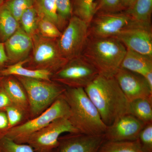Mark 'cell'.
Returning <instances> with one entry per match:
<instances>
[{
	"instance_id": "cell-1",
	"label": "cell",
	"mask_w": 152,
	"mask_h": 152,
	"mask_svg": "<svg viewBox=\"0 0 152 152\" xmlns=\"http://www.w3.org/2000/svg\"><path fill=\"white\" fill-rule=\"evenodd\" d=\"M107 126L129 114V102L114 77L99 75L84 88Z\"/></svg>"
},
{
	"instance_id": "cell-2",
	"label": "cell",
	"mask_w": 152,
	"mask_h": 152,
	"mask_svg": "<svg viewBox=\"0 0 152 152\" xmlns=\"http://www.w3.org/2000/svg\"><path fill=\"white\" fill-rule=\"evenodd\" d=\"M69 107L68 120L79 132L88 135H104L107 126L83 88H66L63 94Z\"/></svg>"
},
{
	"instance_id": "cell-3",
	"label": "cell",
	"mask_w": 152,
	"mask_h": 152,
	"mask_svg": "<svg viewBox=\"0 0 152 152\" xmlns=\"http://www.w3.org/2000/svg\"><path fill=\"white\" fill-rule=\"evenodd\" d=\"M126 48L116 38L88 37L81 56L96 69L99 75L114 77L121 67Z\"/></svg>"
},
{
	"instance_id": "cell-4",
	"label": "cell",
	"mask_w": 152,
	"mask_h": 152,
	"mask_svg": "<svg viewBox=\"0 0 152 152\" xmlns=\"http://www.w3.org/2000/svg\"><path fill=\"white\" fill-rule=\"evenodd\" d=\"M15 77L24 87L27 95L30 119L37 116L48 108L64 94L66 88L53 80Z\"/></svg>"
},
{
	"instance_id": "cell-5",
	"label": "cell",
	"mask_w": 152,
	"mask_h": 152,
	"mask_svg": "<svg viewBox=\"0 0 152 152\" xmlns=\"http://www.w3.org/2000/svg\"><path fill=\"white\" fill-rule=\"evenodd\" d=\"M69 107L63 94L37 116L10 129L6 137L18 143L26 144L30 136L60 118H69Z\"/></svg>"
},
{
	"instance_id": "cell-6",
	"label": "cell",
	"mask_w": 152,
	"mask_h": 152,
	"mask_svg": "<svg viewBox=\"0 0 152 152\" xmlns=\"http://www.w3.org/2000/svg\"><path fill=\"white\" fill-rule=\"evenodd\" d=\"M32 39V55L25 64L26 67L47 70L53 75L68 61L60 52L57 39L44 37L38 34L33 36Z\"/></svg>"
},
{
	"instance_id": "cell-7",
	"label": "cell",
	"mask_w": 152,
	"mask_h": 152,
	"mask_svg": "<svg viewBox=\"0 0 152 152\" xmlns=\"http://www.w3.org/2000/svg\"><path fill=\"white\" fill-rule=\"evenodd\" d=\"M99 75L94 66L80 56L69 60L53 74L51 80L66 88L84 89Z\"/></svg>"
},
{
	"instance_id": "cell-8",
	"label": "cell",
	"mask_w": 152,
	"mask_h": 152,
	"mask_svg": "<svg viewBox=\"0 0 152 152\" xmlns=\"http://www.w3.org/2000/svg\"><path fill=\"white\" fill-rule=\"evenodd\" d=\"M88 25L78 17L73 15L61 35L57 39L60 52L69 61L81 56L86 44Z\"/></svg>"
},
{
	"instance_id": "cell-9",
	"label": "cell",
	"mask_w": 152,
	"mask_h": 152,
	"mask_svg": "<svg viewBox=\"0 0 152 152\" xmlns=\"http://www.w3.org/2000/svg\"><path fill=\"white\" fill-rule=\"evenodd\" d=\"M78 132L68 118H60L30 136L27 144L35 152H53L58 145L59 138L63 134Z\"/></svg>"
},
{
	"instance_id": "cell-10",
	"label": "cell",
	"mask_w": 152,
	"mask_h": 152,
	"mask_svg": "<svg viewBox=\"0 0 152 152\" xmlns=\"http://www.w3.org/2000/svg\"><path fill=\"white\" fill-rule=\"evenodd\" d=\"M131 23L129 17L124 12L98 13L95 14L88 24V37H114Z\"/></svg>"
},
{
	"instance_id": "cell-11",
	"label": "cell",
	"mask_w": 152,
	"mask_h": 152,
	"mask_svg": "<svg viewBox=\"0 0 152 152\" xmlns=\"http://www.w3.org/2000/svg\"><path fill=\"white\" fill-rule=\"evenodd\" d=\"M115 37L122 43L126 49L152 57L151 26L131 23Z\"/></svg>"
},
{
	"instance_id": "cell-12",
	"label": "cell",
	"mask_w": 152,
	"mask_h": 152,
	"mask_svg": "<svg viewBox=\"0 0 152 152\" xmlns=\"http://www.w3.org/2000/svg\"><path fill=\"white\" fill-rule=\"evenodd\" d=\"M114 77L129 102L137 99H152V89L143 76L120 68Z\"/></svg>"
},
{
	"instance_id": "cell-13",
	"label": "cell",
	"mask_w": 152,
	"mask_h": 152,
	"mask_svg": "<svg viewBox=\"0 0 152 152\" xmlns=\"http://www.w3.org/2000/svg\"><path fill=\"white\" fill-rule=\"evenodd\" d=\"M145 125L130 114H126L107 126L104 139L113 142L136 141Z\"/></svg>"
},
{
	"instance_id": "cell-14",
	"label": "cell",
	"mask_w": 152,
	"mask_h": 152,
	"mask_svg": "<svg viewBox=\"0 0 152 152\" xmlns=\"http://www.w3.org/2000/svg\"><path fill=\"white\" fill-rule=\"evenodd\" d=\"M104 140V134L92 136L68 133L59 138L56 152H97Z\"/></svg>"
},
{
	"instance_id": "cell-15",
	"label": "cell",
	"mask_w": 152,
	"mask_h": 152,
	"mask_svg": "<svg viewBox=\"0 0 152 152\" xmlns=\"http://www.w3.org/2000/svg\"><path fill=\"white\" fill-rule=\"evenodd\" d=\"M4 43L10 65L28 59L32 50V39L26 34L20 26Z\"/></svg>"
},
{
	"instance_id": "cell-16",
	"label": "cell",
	"mask_w": 152,
	"mask_h": 152,
	"mask_svg": "<svg viewBox=\"0 0 152 152\" xmlns=\"http://www.w3.org/2000/svg\"><path fill=\"white\" fill-rule=\"evenodd\" d=\"M126 50L120 68L139 74L145 79L152 75V57Z\"/></svg>"
},
{
	"instance_id": "cell-17",
	"label": "cell",
	"mask_w": 152,
	"mask_h": 152,
	"mask_svg": "<svg viewBox=\"0 0 152 152\" xmlns=\"http://www.w3.org/2000/svg\"><path fill=\"white\" fill-rule=\"evenodd\" d=\"M1 83L13 104L30 115L27 95L24 88L17 78L12 75L4 77Z\"/></svg>"
},
{
	"instance_id": "cell-18",
	"label": "cell",
	"mask_w": 152,
	"mask_h": 152,
	"mask_svg": "<svg viewBox=\"0 0 152 152\" xmlns=\"http://www.w3.org/2000/svg\"><path fill=\"white\" fill-rule=\"evenodd\" d=\"M28 61V58L22 61L9 65L0 72V75L3 77L10 75L19 76L29 78L52 80L53 74L48 71L32 69L25 67L24 65Z\"/></svg>"
},
{
	"instance_id": "cell-19",
	"label": "cell",
	"mask_w": 152,
	"mask_h": 152,
	"mask_svg": "<svg viewBox=\"0 0 152 152\" xmlns=\"http://www.w3.org/2000/svg\"><path fill=\"white\" fill-rule=\"evenodd\" d=\"M152 0H137L130 8L124 12L131 19V23L151 26Z\"/></svg>"
},
{
	"instance_id": "cell-20",
	"label": "cell",
	"mask_w": 152,
	"mask_h": 152,
	"mask_svg": "<svg viewBox=\"0 0 152 152\" xmlns=\"http://www.w3.org/2000/svg\"><path fill=\"white\" fill-rule=\"evenodd\" d=\"M129 114L144 124L152 123V99H137L129 102Z\"/></svg>"
},
{
	"instance_id": "cell-21",
	"label": "cell",
	"mask_w": 152,
	"mask_h": 152,
	"mask_svg": "<svg viewBox=\"0 0 152 152\" xmlns=\"http://www.w3.org/2000/svg\"><path fill=\"white\" fill-rule=\"evenodd\" d=\"M20 26L19 22L3 4L0 6V42L4 43Z\"/></svg>"
},
{
	"instance_id": "cell-22",
	"label": "cell",
	"mask_w": 152,
	"mask_h": 152,
	"mask_svg": "<svg viewBox=\"0 0 152 152\" xmlns=\"http://www.w3.org/2000/svg\"><path fill=\"white\" fill-rule=\"evenodd\" d=\"M98 0H73V15L88 25L96 14Z\"/></svg>"
},
{
	"instance_id": "cell-23",
	"label": "cell",
	"mask_w": 152,
	"mask_h": 152,
	"mask_svg": "<svg viewBox=\"0 0 152 152\" xmlns=\"http://www.w3.org/2000/svg\"><path fill=\"white\" fill-rule=\"evenodd\" d=\"M97 152H143L137 141L113 142L104 140Z\"/></svg>"
},
{
	"instance_id": "cell-24",
	"label": "cell",
	"mask_w": 152,
	"mask_h": 152,
	"mask_svg": "<svg viewBox=\"0 0 152 152\" xmlns=\"http://www.w3.org/2000/svg\"><path fill=\"white\" fill-rule=\"evenodd\" d=\"M39 15L34 6L27 9L19 20L20 26L27 34L32 37L37 34Z\"/></svg>"
},
{
	"instance_id": "cell-25",
	"label": "cell",
	"mask_w": 152,
	"mask_h": 152,
	"mask_svg": "<svg viewBox=\"0 0 152 152\" xmlns=\"http://www.w3.org/2000/svg\"><path fill=\"white\" fill-rule=\"evenodd\" d=\"M34 6L39 16L50 21L58 28V18L57 15L56 0H35Z\"/></svg>"
},
{
	"instance_id": "cell-26",
	"label": "cell",
	"mask_w": 152,
	"mask_h": 152,
	"mask_svg": "<svg viewBox=\"0 0 152 152\" xmlns=\"http://www.w3.org/2000/svg\"><path fill=\"white\" fill-rule=\"evenodd\" d=\"M4 110L7 117L10 130L30 119L29 114L15 105L7 107Z\"/></svg>"
},
{
	"instance_id": "cell-27",
	"label": "cell",
	"mask_w": 152,
	"mask_h": 152,
	"mask_svg": "<svg viewBox=\"0 0 152 152\" xmlns=\"http://www.w3.org/2000/svg\"><path fill=\"white\" fill-rule=\"evenodd\" d=\"M57 15L59 23V29H64L73 15L72 0H56Z\"/></svg>"
},
{
	"instance_id": "cell-28",
	"label": "cell",
	"mask_w": 152,
	"mask_h": 152,
	"mask_svg": "<svg viewBox=\"0 0 152 152\" xmlns=\"http://www.w3.org/2000/svg\"><path fill=\"white\" fill-rule=\"evenodd\" d=\"M37 34L44 37L58 39L61 35L62 32L56 26L50 21L39 17Z\"/></svg>"
},
{
	"instance_id": "cell-29",
	"label": "cell",
	"mask_w": 152,
	"mask_h": 152,
	"mask_svg": "<svg viewBox=\"0 0 152 152\" xmlns=\"http://www.w3.org/2000/svg\"><path fill=\"white\" fill-rule=\"evenodd\" d=\"M34 4L35 0H6L4 4L19 22L23 13Z\"/></svg>"
},
{
	"instance_id": "cell-30",
	"label": "cell",
	"mask_w": 152,
	"mask_h": 152,
	"mask_svg": "<svg viewBox=\"0 0 152 152\" xmlns=\"http://www.w3.org/2000/svg\"><path fill=\"white\" fill-rule=\"evenodd\" d=\"M0 147L1 152H35L28 144L18 143L7 137L0 140Z\"/></svg>"
},
{
	"instance_id": "cell-31",
	"label": "cell",
	"mask_w": 152,
	"mask_h": 152,
	"mask_svg": "<svg viewBox=\"0 0 152 152\" xmlns=\"http://www.w3.org/2000/svg\"><path fill=\"white\" fill-rule=\"evenodd\" d=\"M143 152H152V123L144 126L137 140Z\"/></svg>"
},
{
	"instance_id": "cell-32",
	"label": "cell",
	"mask_w": 152,
	"mask_h": 152,
	"mask_svg": "<svg viewBox=\"0 0 152 152\" xmlns=\"http://www.w3.org/2000/svg\"><path fill=\"white\" fill-rule=\"evenodd\" d=\"M119 12H122L120 0H98L96 14Z\"/></svg>"
},
{
	"instance_id": "cell-33",
	"label": "cell",
	"mask_w": 152,
	"mask_h": 152,
	"mask_svg": "<svg viewBox=\"0 0 152 152\" xmlns=\"http://www.w3.org/2000/svg\"><path fill=\"white\" fill-rule=\"evenodd\" d=\"M10 130L8 121L4 110H0V140L6 137Z\"/></svg>"
},
{
	"instance_id": "cell-34",
	"label": "cell",
	"mask_w": 152,
	"mask_h": 152,
	"mask_svg": "<svg viewBox=\"0 0 152 152\" xmlns=\"http://www.w3.org/2000/svg\"><path fill=\"white\" fill-rule=\"evenodd\" d=\"M1 83L0 84V110H4L7 107L14 105L3 88Z\"/></svg>"
},
{
	"instance_id": "cell-35",
	"label": "cell",
	"mask_w": 152,
	"mask_h": 152,
	"mask_svg": "<svg viewBox=\"0 0 152 152\" xmlns=\"http://www.w3.org/2000/svg\"><path fill=\"white\" fill-rule=\"evenodd\" d=\"M8 59L6 55L4 43L0 42V72L9 65Z\"/></svg>"
},
{
	"instance_id": "cell-36",
	"label": "cell",
	"mask_w": 152,
	"mask_h": 152,
	"mask_svg": "<svg viewBox=\"0 0 152 152\" xmlns=\"http://www.w3.org/2000/svg\"><path fill=\"white\" fill-rule=\"evenodd\" d=\"M137 0H120L122 11L125 12L130 8Z\"/></svg>"
},
{
	"instance_id": "cell-37",
	"label": "cell",
	"mask_w": 152,
	"mask_h": 152,
	"mask_svg": "<svg viewBox=\"0 0 152 152\" xmlns=\"http://www.w3.org/2000/svg\"><path fill=\"white\" fill-rule=\"evenodd\" d=\"M6 0H0V6L2 5Z\"/></svg>"
},
{
	"instance_id": "cell-38",
	"label": "cell",
	"mask_w": 152,
	"mask_h": 152,
	"mask_svg": "<svg viewBox=\"0 0 152 152\" xmlns=\"http://www.w3.org/2000/svg\"><path fill=\"white\" fill-rule=\"evenodd\" d=\"M4 77L0 75V84H1L2 81V80L3 78H4Z\"/></svg>"
},
{
	"instance_id": "cell-39",
	"label": "cell",
	"mask_w": 152,
	"mask_h": 152,
	"mask_svg": "<svg viewBox=\"0 0 152 152\" xmlns=\"http://www.w3.org/2000/svg\"><path fill=\"white\" fill-rule=\"evenodd\" d=\"M0 152H1V147H0Z\"/></svg>"
}]
</instances>
